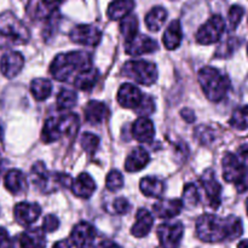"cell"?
Segmentation results:
<instances>
[{
	"label": "cell",
	"instance_id": "obj_24",
	"mask_svg": "<svg viewBox=\"0 0 248 248\" xmlns=\"http://www.w3.org/2000/svg\"><path fill=\"white\" fill-rule=\"evenodd\" d=\"M109 115L108 107L98 101H90L85 107V120L91 125H98Z\"/></svg>",
	"mask_w": 248,
	"mask_h": 248
},
{
	"label": "cell",
	"instance_id": "obj_10",
	"mask_svg": "<svg viewBox=\"0 0 248 248\" xmlns=\"http://www.w3.org/2000/svg\"><path fill=\"white\" fill-rule=\"evenodd\" d=\"M200 186L205 191L206 199L208 201V205L213 210H217L222 203V186L218 182L217 177H216L215 171L207 170L203 172V174L200 178Z\"/></svg>",
	"mask_w": 248,
	"mask_h": 248
},
{
	"label": "cell",
	"instance_id": "obj_52",
	"mask_svg": "<svg viewBox=\"0 0 248 248\" xmlns=\"http://www.w3.org/2000/svg\"><path fill=\"white\" fill-rule=\"evenodd\" d=\"M246 208H247V215H248V199H247V201H246Z\"/></svg>",
	"mask_w": 248,
	"mask_h": 248
},
{
	"label": "cell",
	"instance_id": "obj_18",
	"mask_svg": "<svg viewBox=\"0 0 248 248\" xmlns=\"http://www.w3.org/2000/svg\"><path fill=\"white\" fill-rule=\"evenodd\" d=\"M132 135L140 143H152L155 136L154 124L147 116H140L132 125Z\"/></svg>",
	"mask_w": 248,
	"mask_h": 248
},
{
	"label": "cell",
	"instance_id": "obj_42",
	"mask_svg": "<svg viewBox=\"0 0 248 248\" xmlns=\"http://www.w3.org/2000/svg\"><path fill=\"white\" fill-rule=\"evenodd\" d=\"M111 206H113V212L115 215H125L131 208L130 202L125 198H118L115 200H113Z\"/></svg>",
	"mask_w": 248,
	"mask_h": 248
},
{
	"label": "cell",
	"instance_id": "obj_28",
	"mask_svg": "<svg viewBox=\"0 0 248 248\" xmlns=\"http://www.w3.org/2000/svg\"><path fill=\"white\" fill-rule=\"evenodd\" d=\"M98 79L99 72L96 68L91 67L86 70H82L77 75L74 80V86L81 91H90L97 84Z\"/></svg>",
	"mask_w": 248,
	"mask_h": 248
},
{
	"label": "cell",
	"instance_id": "obj_48",
	"mask_svg": "<svg viewBox=\"0 0 248 248\" xmlns=\"http://www.w3.org/2000/svg\"><path fill=\"white\" fill-rule=\"evenodd\" d=\"M52 248H72V245L68 240H61V241L56 242Z\"/></svg>",
	"mask_w": 248,
	"mask_h": 248
},
{
	"label": "cell",
	"instance_id": "obj_22",
	"mask_svg": "<svg viewBox=\"0 0 248 248\" xmlns=\"http://www.w3.org/2000/svg\"><path fill=\"white\" fill-rule=\"evenodd\" d=\"M150 161V156L147 150L142 147H137L131 152L127 159L125 161V170L130 173L133 172H140L144 169Z\"/></svg>",
	"mask_w": 248,
	"mask_h": 248
},
{
	"label": "cell",
	"instance_id": "obj_30",
	"mask_svg": "<svg viewBox=\"0 0 248 248\" xmlns=\"http://www.w3.org/2000/svg\"><path fill=\"white\" fill-rule=\"evenodd\" d=\"M63 136L61 130L60 119L58 118H48L45 121L43 131H41V140L44 143H53L60 140Z\"/></svg>",
	"mask_w": 248,
	"mask_h": 248
},
{
	"label": "cell",
	"instance_id": "obj_16",
	"mask_svg": "<svg viewBox=\"0 0 248 248\" xmlns=\"http://www.w3.org/2000/svg\"><path fill=\"white\" fill-rule=\"evenodd\" d=\"M14 215L18 224L28 227L40 217L41 208L35 202H19L15 206Z\"/></svg>",
	"mask_w": 248,
	"mask_h": 248
},
{
	"label": "cell",
	"instance_id": "obj_40",
	"mask_svg": "<svg viewBox=\"0 0 248 248\" xmlns=\"http://www.w3.org/2000/svg\"><path fill=\"white\" fill-rule=\"evenodd\" d=\"M195 136L201 144H208L215 140V132L208 126H199L195 130Z\"/></svg>",
	"mask_w": 248,
	"mask_h": 248
},
{
	"label": "cell",
	"instance_id": "obj_39",
	"mask_svg": "<svg viewBox=\"0 0 248 248\" xmlns=\"http://www.w3.org/2000/svg\"><path fill=\"white\" fill-rule=\"evenodd\" d=\"M244 7L240 6V5H232L230 7L229 12H228V21H229V28L232 31H235L239 27L240 22H241L242 17H244Z\"/></svg>",
	"mask_w": 248,
	"mask_h": 248
},
{
	"label": "cell",
	"instance_id": "obj_6",
	"mask_svg": "<svg viewBox=\"0 0 248 248\" xmlns=\"http://www.w3.org/2000/svg\"><path fill=\"white\" fill-rule=\"evenodd\" d=\"M223 178L228 183H232L239 193L248 190V171L247 167L240 162L237 156L232 153L225 154L222 162Z\"/></svg>",
	"mask_w": 248,
	"mask_h": 248
},
{
	"label": "cell",
	"instance_id": "obj_49",
	"mask_svg": "<svg viewBox=\"0 0 248 248\" xmlns=\"http://www.w3.org/2000/svg\"><path fill=\"white\" fill-rule=\"evenodd\" d=\"M237 248H248V240H244V241L240 242Z\"/></svg>",
	"mask_w": 248,
	"mask_h": 248
},
{
	"label": "cell",
	"instance_id": "obj_13",
	"mask_svg": "<svg viewBox=\"0 0 248 248\" xmlns=\"http://www.w3.org/2000/svg\"><path fill=\"white\" fill-rule=\"evenodd\" d=\"M46 237L43 228L27 230L12 242V248H45Z\"/></svg>",
	"mask_w": 248,
	"mask_h": 248
},
{
	"label": "cell",
	"instance_id": "obj_33",
	"mask_svg": "<svg viewBox=\"0 0 248 248\" xmlns=\"http://www.w3.org/2000/svg\"><path fill=\"white\" fill-rule=\"evenodd\" d=\"M120 33L126 41H130L138 34V19L135 15H128L120 22Z\"/></svg>",
	"mask_w": 248,
	"mask_h": 248
},
{
	"label": "cell",
	"instance_id": "obj_11",
	"mask_svg": "<svg viewBox=\"0 0 248 248\" xmlns=\"http://www.w3.org/2000/svg\"><path fill=\"white\" fill-rule=\"evenodd\" d=\"M70 40L75 44L84 46H91L94 47L99 44L102 39V31L97 27L89 26V24H81L77 26L70 31Z\"/></svg>",
	"mask_w": 248,
	"mask_h": 248
},
{
	"label": "cell",
	"instance_id": "obj_35",
	"mask_svg": "<svg viewBox=\"0 0 248 248\" xmlns=\"http://www.w3.org/2000/svg\"><path fill=\"white\" fill-rule=\"evenodd\" d=\"M230 125L236 130H247L248 128V106L237 108L232 113L230 119Z\"/></svg>",
	"mask_w": 248,
	"mask_h": 248
},
{
	"label": "cell",
	"instance_id": "obj_34",
	"mask_svg": "<svg viewBox=\"0 0 248 248\" xmlns=\"http://www.w3.org/2000/svg\"><path fill=\"white\" fill-rule=\"evenodd\" d=\"M57 108L60 110H68L75 107L78 102V94L73 90L63 89L57 94Z\"/></svg>",
	"mask_w": 248,
	"mask_h": 248
},
{
	"label": "cell",
	"instance_id": "obj_29",
	"mask_svg": "<svg viewBox=\"0 0 248 248\" xmlns=\"http://www.w3.org/2000/svg\"><path fill=\"white\" fill-rule=\"evenodd\" d=\"M167 19V11L162 6H155L145 16V26L152 31H157L162 28Z\"/></svg>",
	"mask_w": 248,
	"mask_h": 248
},
{
	"label": "cell",
	"instance_id": "obj_21",
	"mask_svg": "<svg viewBox=\"0 0 248 248\" xmlns=\"http://www.w3.org/2000/svg\"><path fill=\"white\" fill-rule=\"evenodd\" d=\"M5 188L14 195H19L24 193L28 188L27 178L19 170H10L4 177Z\"/></svg>",
	"mask_w": 248,
	"mask_h": 248
},
{
	"label": "cell",
	"instance_id": "obj_15",
	"mask_svg": "<svg viewBox=\"0 0 248 248\" xmlns=\"http://www.w3.org/2000/svg\"><path fill=\"white\" fill-rule=\"evenodd\" d=\"M157 50V43L154 39L143 34H137L130 41H126L125 51L131 56H140L153 53Z\"/></svg>",
	"mask_w": 248,
	"mask_h": 248
},
{
	"label": "cell",
	"instance_id": "obj_32",
	"mask_svg": "<svg viewBox=\"0 0 248 248\" xmlns=\"http://www.w3.org/2000/svg\"><path fill=\"white\" fill-rule=\"evenodd\" d=\"M52 92V84L50 80L38 78L31 82V93L36 101H45Z\"/></svg>",
	"mask_w": 248,
	"mask_h": 248
},
{
	"label": "cell",
	"instance_id": "obj_51",
	"mask_svg": "<svg viewBox=\"0 0 248 248\" xmlns=\"http://www.w3.org/2000/svg\"><path fill=\"white\" fill-rule=\"evenodd\" d=\"M1 170H2V160L0 157V176H1Z\"/></svg>",
	"mask_w": 248,
	"mask_h": 248
},
{
	"label": "cell",
	"instance_id": "obj_41",
	"mask_svg": "<svg viewBox=\"0 0 248 248\" xmlns=\"http://www.w3.org/2000/svg\"><path fill=\"white\" fill-rule=\"evenodd\" d=\"M155 110V103L154 99L150 96H144L143 97L142 102L140 103V106L136 108V111H137L138 115L140 116H148L150 114L154 113Z\"/></svg>",
	"mask_w": 248,
	"mask_h": 248
},
{
	"label": "cell",
	"instance_id": "obj_23",
	"mask_svg": "<svg viewBox=\"0 0 248 248\" xmlns=\"http://www.w3.org/2000/svg\"><path fill=\"white\" fill-rule=\"evenodd\" d=\"M72 191L75 196L81 199H89L96 190V183L89 173H80L72 183Z\"/></svg>",
	"mask_w": 248,
	"mask_h": 248
},
{
	"label": "cell",
	"instance_id": "obj_46",
	"mask_svg": "<svg viewBox=\"0 0 248 248\" xmlns=\"http://www.w3.org/2000/svg\"><path fill=\"white\" fill-rule=\"evenodd\" d=\"M182 116H183L184 120L189 124H191L195 120V115H194L193 110H190V109H183V110H182Z\"/></svg>",
	"mask_w": 248,
	"mask_h": 248
},
{
	"label": "cell",
	"instance_id": "obj_31",
	"mask_svg": "<svg viewBox=\"0 0 248 248\" xmlns=\"http://www.w3.org/2000/svg\"><path fill=\"white\" fill-rule=\"evenodd\" d=\"M58 0H39L33 9L34 18L50 19L56 15Z\"/></svg>",
	"mask_w": 248,
	"mask_h": 248
},
{
	"label": "cell",
	"instance_id": "obj_3",
	"mask_svg": "<svg viewBox=\"0 0 248 248\" xmlns=\"http://www.w3.org/2000/svg\"><path fill=\"white\" fill-rule=\"evenodd\" d=\"M29 40V31L11 11L0 14V48L24 45Z\"/></svg>",
	"mask_w": 248,
	"mask_h": 248
},
{
	"label": "cell",
	"instance_id": "obj_37",
	"mask_svg": "<svg viewBox=\"0 0 248 248\" xmlns=\"http://www.w3.org/2000/svg\"><path fill=\"white\" fill-rule=\"evenodd\" d=\"M80 144H81L82 149L87 153V154H94L99 145V138L96 135L90 132H85L81 136V140H80Z\"/></svg>",
	"mask_w": 248,
	"mask_h": 248
},
{
	"label": "cell",
	"instance_id": "obj_8",
	"mask_svg": "<svg viewBox=\"0 0 248 248\" xmlns=\"http://www.w3.org/2000/svg\"><path fill=\"white\" fill-rule=\"evenodd\" d=\"M225 31V21L219 15H213L199 28L196 41L201 45H211L218 43Z\"/></svg>",
	"mask_w": 248,
	"mask_h": 248
},
{
	"label": "cell",
	"instance_id": "obj_17",
	"mask_svg": "<svg viewBox=\"0 0 248 248\" xmlns=\"http://www.w3.org/2000/svg\"><path fill=\"white\" fill-rule=\"evenodd\" d=\"M143 97L144 96L137 86L132 84H124L119 89L116 99H118V103L124 108L136 109L142 102Z\"/></svg>",
	"mask_w": 248,
	"mask_h": 248
},
{
	"label": "cell",
	"instance_id": "obj_14",
	"mask_svg": "<svg viewBox=\"0 0 248 248\" xmlns=\"http://www.w3.org/2000/svg\"><path fill=\"white\" fill-rule=\"evenodd\" d=\"M23 65V56L17 51H9L0 60V72L7 79H12L22 72Z\"/></svg>",
	"mask_w": 248,
	"mask_h": 248
},
{
	"label": "cell",
	"instance_id": "obj_4",
	"mask_svg": "<svg viewBox=\"0 0 248 248\" xmlns=\"http://www.w3.org/2000/svg\"><path fill=\"white\" fill-rule=\"evenodd\" d=\"M198 79L205 96L215 103L222 101L230 90L229 78L216 68L203 67L199 72Z\"/></svg>",
	"mask_w": 248,
	"mask_h": 248
},
{
	"label": "cell",
	"instance_id": "obj_45",
	"mask_svg": "<svg viewBox=\"0 0 248 248\" xmlns=\"http://www.w3.org/2000/svg\"><path fill=\"white\" fill-rule=\"evenodd\" d=\"M236 156L237 159L240 160V162L248 169V145H242V147L237 150Z\"/></svg>",
	"mask_w": 248,
	"mask_h": 248
},
{
	"label": "cell",
	"instance_id": "obj_2",
	"mask_svg": "<svg viewBox=\"0 0 248 248\" xmlns=\"http://www.w3.org/2000/svg\"><path fill=\"white\" fill-rule=\"evenodd\" d=\"M91 56L84 51H72L57 55L50 65V73L53 79L67 81L73 74H79L82 70L91 68Z\"/></svg>",
	"mask_w": 248,
	"mask_h": 248
},
{
	"label": "cell",
	"instance_id": "obj_26",
	"mask_svg": "<svg viewBox=\"0 0 248 248\" xmlns=\"http://www.w3.org/2000/svg\"><path fill=\"white\" fill-rule=\"evenodd\" d=\"M140 191L144 194L148 198H155L159 199L164 195L165 189H166V186H165V182L162 179L157 178V177H145L140 181Z\"/></svg>",
	"mask_w": 248,
	"mask_h": 248
},
{
	"label": "cell",
	"instance_id": "obj_50",
	"mask_svg": "<svg viewBox=\"0 0 248 248\" xmlns=\"http://www.w3.org/2000/svg\"><path fill=\"white\" fill-rule=\"evenodd\" d=\"M2 137H4V126H2L1 121H0V140H2Z\"/></svg>",
	"mask_w": 248,
	"mask_h": 248
},
{
	"label": "cell",
	"instance_id": "obj_38",
	"mask_svg": "<svg viewBox=\"0 0 248 248\" xmlns=\"http://www.w3.org/2000/svg\"><path fill=\"white\" fill-rule=\"evenodd\" d=\"M106 186L109 191H118L124 186V177L119 171L114 170L107 176Z\"/></svg>",
	"mask_w": 248,
	"mask_h": 248
},
{
	"label": "cell",
	"instance_id": "obj_53",
	"mask_svg": "<svg viewBox=\"0 0 248 248\" xmlns=\"http://www.w3.org/2000/svg\"><path fill=\"white\" fill-rule=\"evenodd\" d=\"M247 55H248V46H247Z\"/></svg>",
	"mask_w": 248,
	"mask_h": 248
},
{
	"label": "cell",
	"instance_id": "obj_9",
	"mask_svg": "<svg viewBox=\"0 0 248 248\" xmlns=\"http://www.w3.org/2000/svg\"><path fill=\"white\" fill-rule=\"evenodd\" d=\"M157 237L162 248H178L184 234V227L181 222H170L160 224Z\"/></svg>",
	"mask_w": 248,
	"mask_h": 248
},
{
	"label": "cell",
	"instance_id": "obj_25",
	"mask_svg": "<svg viewBox=\"0 0 248 248\" xmlns=\"http://www.w3.org/2000/svg\"><path fill=\"white\" fill-rule=\"evenodd\" d=\"M182 40H183V31H182L181 22L177 19L172 21L165 31L162 43L167 50H176L177 47H179Z\"/></svg>",
	"mask_w": 248,
	"mask_h": 248
},
{
	"label": "cell",
	"instance_id": "obj_1",
	"mask_svg": "<svg viewBox=\"0 0 248 248\" xmlns=\"http://www.w3.org/2000/svg\"><path fill=\"white\" fill-rule=\"evenodd\" d=\"M242 232V220L236 216L220 218L216 215H203L196 220V235L205 242L232 241L239 239Z\"/></svg>",
	"mask_w": 248,
	"mask_h": 248
},
{
	"label": "cell",
	"instance_id": "obj_44",
	"mask_svg": "<svg viewBox=\"0 0 248 248\" xmlns=\"http://www.w3.org/2000/svg\"><path fill=\"white\" fill-rule=\"evenodd\" d=\"M0 248H12V241L6 229L0 227Z\"/></svg>",
	"mask_w": 248,
	"mask_h": 248
},
{
	"label": "cell",
	"instance_id": "obj_19",
	"mask_svg": "<svg viewBox=\"0 0 248 248\" xmlns=\"http://www.w3.org/2000/svg\"><path fill=\"white\" fill-rule=\"evenodd\" d=\"M184 207L183 200L171 199V200H160L154 205V213L162 219H171L177 217Z\"/></svg>",
	"mask_w": 248,
	"mask_h": 248
},
{
	"label": "cell",
	"instance_id": "obj_20",
	"mask_svg": "<svg viewBox=\"0 0 248 248\" xmlns=\"http://www.w3.org/2000/svg\"><path fill=\"white\" fill-rule=\"evenodd\" d=\"M153 225H154V217H153L152 213L145 208H140L136 215V223L131 229V234L135 237H140V239L144 237L149 234Z\"/></svg>",
	"mask_w": 248,
	"mask_h": 248
},
{
	"label": "cell",
	"instance_id": "obj_5",
	"mask_svg": "<svg viewBox=\"0 0 248 248\" xmlns=\"http://www.w3.org/2000/svg\"><path fill=\"white\" fill-rule=\"evenodd\" d=\"M29 179L38 190L41 193H53L61 186L69 188L72 186V178L64 173L48 172L44 162L38 161L31 166Z\"/></svg>",
	"mask_w": 248,
	"mask_h": 248
},
{
	"label": "cell",
	"instance_id": "obj_43",
	"mask_svg": "<svg viewBox=\"0 0 248 248\" xmlns=\"http://www.w3.org/2000/svg\"><path fill=\"white\" fill-rule=\"evenodd\" d=\"M60 227V220L56 216L53 215H48L44 218V222H43V230L45 232H53L58 229Z\"/></svg>",
	"mask_w": 248,
	"mask_h": 248
},
{
	"label": "cell",
	"instance_id": "obj_36",
	"mask_svg": "<svg viewBox=\"0 0 248 248\" xmlns=\"http://www.w3.org/2000/svg\"><path fill=\"white\" fill-rule=\"evenodd\" d=\"M200 201V194H199L198 186L193 183H189L184 186L183 191V202L189 207H195Z\"/></svg>",
	"mask_w": 248,
	"mask_h": 248
},
{
	"label": "cell",
	"instance_id": "obj_27",
	"mask_svg": "<svg viewBox=\"0 0 248 248\" xmlns=\"http://www.w3.org/2000/svg\"><path fill=\"white\" fill-rule=\"evenodd\" d=\"M133 7H135L133 0H114L109 4L108 9H107V16L111 21L123 19L131 14Z\"/></svg>",
	"mask_w": 248,
	"mask_h": 248
},
{
	"label": "cell",
	"instance_id": "obj_12",
	"mask_svg": "<svg viewBox=\"0 0 248 248\" xmlns=\"http://www.w3.org/2000/svg\"><path fill=\"white\" fill-rule=\"evenodd\" d=\"M96 239V229L87 222H81L74 227L70 234V241L77 248H90Z\"/></svg>",
	"mask_w": 248,
	"mask_h": 248
},
{
	"label": "cell",
	"instance_id": "obj_7",
	"mask_svg": "<svg viewBox=\"0 0 248 248\" xmlns=\"http://www.w3.org/2000/svg\"><path fill=\"white\" fill-rule=\"evenodd\" d=\"M124 74L140 85L150 86L157 79V68L148 61H128L124 64Z\"/></svg>",
	"mask_w": 248,
	"mask_h": 248
},
{
	"label": "cell",
	"instance_id": "obj_47",
	"mask_svg": "<svg viewBox=\"0 0 248 248\" xmlns=\"http://www.w3.org/2000/svg\"><path fill=\"white\" fill-rule=\"evenodd\" d=\"M93 248H121L118 244L113 241H109V240H106V241H102L101 244L97 245L96 247Z\"/></svg>",
	"mask_w": 248,
	"mask_h": 248
}]
</instances>
